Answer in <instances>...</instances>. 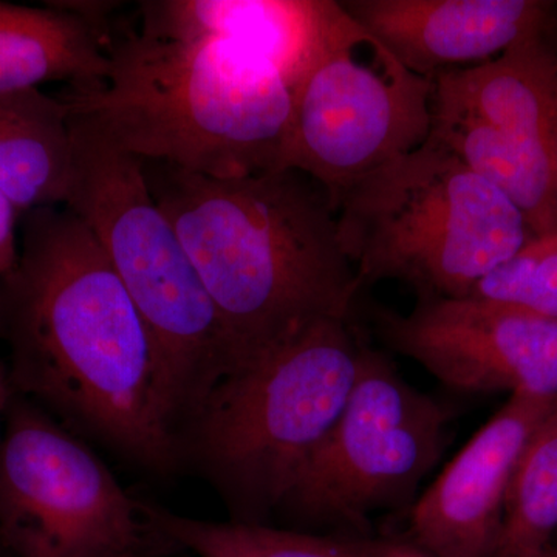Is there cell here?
<instances>
[{"instance_id": "1", "label": "cell", "mask_w": 557, "mask_h": 557, "mask_svg": "<svg viewBox=\"0 0 557 557\" xmlns=\"http://www.w3.org/2000/svg\"><path fill=\"white\" fill-rule=\"evenodd\" d=\"M16 269L0 278L13 392L139 467H182L163 420L156 351L95 234L67 207L24 214Z\"/></svg>"}, {"instance_id": "2", "label": "cell", "mask_w": 557, "mask_h": 557, "mask_svg": "<svg viewBox=\"0 0 557 557\" xmlns=\"http://www.w3.org/2000/svg\"><path fill=\"white\" fill-rule=\"evenodd\" d=\"M143 172L222 318L233 372L319 321L350 319L361 282L317 180L298 170L212 178L157 161Z\"/></svg>"}, {"instance_id": "3", "label": "cell", "mask_w": 557, "mask_h": 557, "mask_svg": "<svg viewBox=\"0 0 557 557\" xmlns=\"http://www.w3.org/2000/svg\"><path fill=\"white\" fill-rule=\"evenodd\" d=\"M108 70L61 100L70 120L141 161L212 178L285 170L293 89L226 40L108 35Z\"/></svg>"}, {"instance_id": "4", "label": "cell", "mask_w": 557, "mask_h": 557, "mask_svg": "<svg viewBox=\"0 0 557 557\" xmlns=\"http://www.w3.org/2000/svg\"><path fill=\"white\" fill-rule=\"evenodd\" d=\"M362 350L350 319H324L220 380L180 431V463L231 520L267 523L343 412Z\"/></svg>"}, {"instance_id": "5", "label": "cell", "mask_w": 557, "mask_h": 557, "mask_svg": "<svg viewBox=\"0 0 557 557\" xmlns=\"http://www.w3.org/2000/svg\"><path fill=\"white\" fill-rule=\"evenodd\" d=\"M73 171L64 207L95 234L148 329L164 423L175 438L220 380L233 348L199 271L146 183L143 161L70 120Z\"/></svg>"}, {"instance_id": "6", "label": "cell", "mask_w": 557, "mask_h": 557, "mask_svg": "<svg viewBox=\"0 0 557 557\" xmlns=\"http://www.w3.org/2000/svg\"><path fill=\"white\" fill-rule=\"evenodd\" d=\"M335 208L361 287L405 282L420 299L465 298L534 236L502 190L429 138L341 190Z\"/></svg>"}, {"instance_id": "7", "label": "cell", "mask_w": 557, "mask_h": 557, "mask_svg": "<svg viewBox=\"0 0 557 557\" xmlns=\"http://www.w3.org/2000/svg\"><path fill=\"white\" fill-rule=\"evenodd\" d=\"M0 552L132 557L180 549L78 434L13 392L0 442Z\"/></svg>"}, {"instance_id": "8", "label": "cell", "mask_w": 557, "mask_h": 557, "mask_svg": "<svg viewBox=\"0 0 557 557\" xmlns=\"http://www.w3.org/2000/svg\"><path fill=\"white\" fill-rule=\"evenodd\" d=\"M432 94L434 79L403 65L341 3L293 90L285 170L317 180L335 203L348 185L428 141Z\"/></svg>"}, {"instance_id": "9", "label": "cell", "mask_w": 557, "mask_h": 557, "mask_svg": "<svg viewBox=\"0 0 557 557\" xmlns=\"http://www.w3.org/2000/svg\"><path fill=\"white\" fill-rule=\"evenodd\" d=\"M449 412L364 346L357 380L327 437L278 511L314 525L362 530L416 494L446 446Z\"/></svg>"}, {"instance_id": "10", "label": "cell", "mask_w": 557, "mask_h": 557, "mask_svg": "<svg viewBox=\"0 0 557 557\" xmlns=\"http://www.w3.org/2000/svg\"><path fill=\"white\" fill-rule=\"evenodd\" d=\"M429 139L505 194L534 236L557 231V57L547 38L434 78Z\"/></svg>"}, {"instance_id": "11", "label": "cell", "mask_w": 557, "mask_h": 557, "mask_svg": "<svg viewBox=\"0 0 557 557\" xmlns=\"http://www.w3.org/2000/svg\"><path fill=\"white\" fill-rule=\"evenodd\" d=\"M379 327L457 391L557 397V322L485 300L426 298L408 314L383 311Z\"/></svg>"}, {"instance_id": "12", "label": "cell", "mask_w": 557, "mask_h": 557, "mask_svg": "<svg viewBox=\"0 0 557 557\" xmlns=\"http://www.w3.org/2000/svg\"><path fill=\"white\" fill-rule=\"evenodd\" d=\"M557 397L515 394L443 469L410 512L429 557H496L508 487L528 440Z\"/></svg>"}, {"instance_id": "13", "label": "cell", "mask_w": 557, "mask_h": 557, "mask_svg": "<svg viewBox=\"0 0 557 557\" xmlns=\"http://www.w3.org/2000/svg\"><path fill=\"white\" fill-rule=\"evenodd\" d=\"M344 10L403 65L434 79L494 60L525 40L552 39L557 3L548 0H348Z\"/></svg>"}, {"instance_id": "14", "label": "cell", "mask_w": 557, "mask_h": 557, "mask_svg": "<svg viewBox=\"0 0 557 557\" xmlns=\"http://www.w3.org/2000/svg\"><path fill=\"white\" fill-rule=\"evenodd\" d=\"M139 32L156 38H212L269 61L293 90L327 39L339 2L332 0H150Z\"/></svg>"}, {"instance_id": "15", "label": "cell", "mask_w": 557, "mask_h": 557, "mask_svg": "<svg viewBox=\"0 0 557 557\" xmlns=\"http://www.w3.org/2000/svg\"><path fill=\"white\" fill-rule=\"evenodd\" d=\"M47 5L0 2V95L53 81L75 87L104 78L109 32L54 2Z\"/></svg>"}, {"instance_id": "16", "label": "cell", "mask_w": 557, "mask_h": 557, "mask_svg": "<svg viewBox=\"0 0 557 557\" xmlns=\"http://www.w3.org/2000/svg\"><path fill=\"white\" fill-rule=\"evenodd\" d=\"M73 171L69 110L40 89L0 95V193L21 215L67 201Z\"/></svg>"}, {"instance_id": "17", "label": "cell", "mask_w": 557, "mask_h": 557, "mask_svg": "<svg viewBox=\"0 0 557 557\" xmlns=\"http://www.w3.org/2000/svg\"><path fill=\"white\" fill-rule=\"evenodd\" d=\"M153 523L180 552L199 557H381L386 542L321 536L267 523L209 522L149 505Z\"/></svg>"}, {"instance_id": "18", "label": "cell", "mask_w": 557, "mask_h": 557, "mask_svg": "<svg viewBox=\"0 0 557 557\" xmlns=\"http://www.w3.org/2000/svg\"><path fill=\"white\" fill-rule=\"evenodd\" d=\"M557 536V401L528 440L508 487L496 557H541Z\"/></svg>"}, {"instance_id": "19", "label": "cell", "mask_w": 557, "mask_h": 557, "mask_svg": "<svg viewBox=\"0 0 557 557\" xmlns=\"http://www.w3.org/2000/svg\"><path fill=\"white\" fill-rule=\"evenodd\" d=\"M557 322V231L531 236L480 278L468 296Z\"/></svg>"}, {"instance_id": "20", "label": "cell", "mask_w": 557, "mask_h": 557, "mask_svg": "<svg viewBox=\"0 0 557 557\" xmlns=\"http://www.w3.org/2000/svg\"><path fill=\"white\" fill-rule=\"evenodd\" d=\"M21 212L11 203L5 194L0 193V278L16 269L20 260L17 242V219Z\"/></svg>"}, {"instance_id": "21", "label": "cell", "mask_w": 557, "mask_h": 557, "mask_svg": "<svg viewBox=\"0 0 557 557\" xmlns=\"http://www.w3.org/2000/svg\"><path fill=\"white\" fill-rule=\"evenodd\" d=\"M11 395H13V387H11L9 372H7V368L0 364V442H2L3 421H5Z\"/></svg>"}, {"instance_id": "22", "label": "cell", "mask_w": 557, "mask_h": 557, "mask_svg": "<svg viewBox=\"0 0 557 557\" xmlns=\"http://www.w3.org/2000/svg\"><path fill=\"white\" fill-rule=\"evenodd\" d=\"M381 557H429L424 555L416 545L388 544L384 545L383 555Z\"/></svg>"}, {"instance_id": "23", "label": "cell", "mask_w": 557, "mask_h": 557, "mask_svg": "<svg viewBox=\"0 0 557 557\" xmlns=\"http://www.w3.org/2000/svg\"><path fill=\"white\" fill-rule=\"evenodd\" d=\"M541 557H557V545H552Z\"/></svg>"}, {"instance_id": "24", "label": "cell", "mask_w": 557, "mask_h": 557, "mask_svg": "<svg viewBox=\"0 0 557 557\" xmlns=\"http://www.w3.org/2000/svg\"><path fill=\"white\" fill-rule=\"evenodd\" d=\"M549 44H552L553 50H555L557 57V30L555 32V35L552 36V39H549Z\"/></svg>"}, {"instance_id": "25", "label": "cell", "mask_w": 557, "mask_h": 557, "mask_svg": "<svg viewBox=\"0 0 557 557\" xmlns=\"http://www.w3.org/2000/svg\"><path fill=\"white\" fill-rule=\"evenodd\" d=\"M132 557H170V556H163V555H138V556H132Z\"/></svg>"}, {"instance_id": "26", "label": "cell", "mask_w": 557, "mask_h": 557, "mask_svg": "<svg viewBox=\"0 0 557 557\" xmlns=\"http://www.w3.org/2000/svg\"><path fill=\"white\" fill-rule=\"evenodd\" d=\"M555 545H557V536H556V539H555Z\"/></svg>"}]
</instances>
